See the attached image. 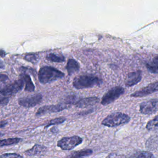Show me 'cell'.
<instances>
[{"instance_id": "obj_20", "label": "cell", "mask_w": 158, "mask_h": 158, "mask_svg": "<svg viewBox=\"0 0 158 158\" xmlns=\"http://www.w3.org/2000/svg\"><path fill=\"white\" fill-rule=\"evenodd\" d=\"M148 130H158V115L154 117L152 120H149L146 126Z\"/></svg>"}, {"instance_id": "obj_2", "label": "cell", "mask_w": 158, "mask_h": 158, "mask_svg": "<svg viewBox=\"0 0 158 158\" xmlns=\"http://www.w3.org/2000/svg\"><path fill=\"white\" fill-rule=\"evenodd\" d=\"M102 83L101 79L98 77L91 75H81L76 77L73 81V86L78 89L92 88L94 86H99Z\"/></svg>"}, {"instance_id": "obj_8", "label": "cell", "mask_w": 158, "mask_h": 158, "mask_svg": "<svg viewBox=\"0 0 158 158\" xmlns=\"http://www.w3.org/2000/svg\"><path fill=\"white\" fill-rule=\"evenodd\" d=\"M41 101L42 95L40 93H38L30 96L20 98L18 99V103L21 106L29 108L38 105L41 102Z\"/></svg>"}, {"instance_id": "obj_28", "label": "cell", "mask_w": 158, "mask_h": 158, "mask_svg": "<svg viewBox=\"0 0 158 158\" xmlns=\"http://www.w3.org/2000/svg\"><path fill=\"white\" fill-rule=\"evenodd\" d=\"M6 55V53H5V52L2 50V49H1V57H4V56Z\"/></svg>"}, {"instance_id": "obj_21", "label": "cell", "mask_w": 158, "mask_h": 158, "mask_svg": "<svg viewBox=\"0 0 158 158\" xmlns=\"http://www.w3.org/2000/svg\"><path fill=\"white\" fill-rule=\"evenodd\" d=\"M133 158H155V157L148 151H139L135 154Z\"/></svg>"}, {"instance_id": "obj_14", "label": "cell", "mask_w": 158, "mask_h": 158, "mask_svg": "<svg viewBox=\"0 0 158 158\" xmlns=\"http://www.w3.org/2000/svg\"><path fill=\"white\" fill-rule=\"evenodd\" d=\"M93 154V151L89 149H81L72 152L66 158H84Z\"/></svg>"}, {"instance_id": "obj_18", "label": "cell", "mask_w": 158, "mask_h": 158, "mask_svg": "<svg viewBox=\"0 0 158 158\" xmlns=\"http://www.w3.org/2000/svg\"><path fill=\"white\" fill-rule=\"evenodd\" d=\"M22 139L20 138H7L5 139H2L0 142V146L3 147L5 146H9L14 144H17L19 142L22 141Z\"/></svg>"}, {"instance_id": "obj_29", "label": "cell", "mask_w": 158, "mask_h": 158, "mask_svg": "<svg viewBox=\"0 0 158 158\" xmlns=\"http://www.w3.org/2000/svg\"><path fill=\"white\" fill-rule=\"evenodd\" d=\"M0 63H1V65H0V67H1V69H3V67H4V65H3V63H2V60H1Z\"/></svg>"}, {"instance_id": "obj_12", "label": "cell", "mask_w": 158, "mask_h": 158, "mask_svg": "<svg viewBox=\"0 0 158 158\" xmlns=\"http://www.w3.org/2000/svg\"><path fill=\"white\" fill-rule=\"evenodd\" d=\"M99 102V98L98 97L93 96L81 99L78 100L75 104L77 107L83 108L88 106H93L97 104Z\"/></svg>"}, {"instance_id": "obj_15", "label": "cell", "mask_w": 158, "mask_h": 158, "mask_svg": "<svg viewBox=\"0 0 158 158\" xmlns=\"http://www.w3.org/2000/svg\"><path fill=\"white\" fill-rule=\"evenodd\" d=\"M80 69L78 63L73 59H70L68 60L66 69L69 75H72L73 73L77 72Z\"/></svg>"}, {"instance_id": "obj_3", "label": "cell", "mask_w": 158, "mask_h": 158, "mask_svg": "<svg viewBox=\"0 0 158 158\" xmlns=\"http://www.w3.org/2000/svg\"><path fill=\"white\" fill-rule=\"evenodd\" d=\"M130 117L124 113L115 112L107 115L101 122L104 126L108 127H115L128 123Z\"/></svg>"}, {"instance_id": "obj_6", "label": "cell", "mask_w": 158, "mask_h": 158, "mask_svg": "<svg viewBox=\"0 0 158 158\" xmlns=\"http://www.w3.org/2000/svg\"><path fill=\"white\" fill-rule=\"evenodd\" d=\"M83 139L78 136L64 137L57 142V146L63 150H70L80 144Z\"/></svg>"}, {"instance_id": "obj_9", "label": "cell", "mask_w": 158, "mask_h": 158, "mask_svg": "<svg viewBox=\"0 0 158 158\" xmlns=\"http://www.w3.org/2000/svg\"><path fill=\"white\" fill-rule=\"evenodd\" d=\"M158 111V99L143 102L139 105V112L143 114H151Z\"/></svg>"}, {"instance_id": "obj_1", "label": "cell", "mask_w": 158, "mask_h": 158, "mask_svg": "<svg viewBox=\"0 0 158 158\" xmlns=\"http://www.w3.org/2000/svg\"><path fill=\"white\" fill-rule=\"evenodd\" d=\"M64 77V73L51 66L42 67L38 72V80L42 84H46Z\"/></svg>"}, {"instance_id": "obj_5", "label": "cell", "mask_w": 158, "mask_h": 158, "mask_svg": "<svg viewBox=\"0 0 158 158\" xmlns=\"http://www.w3.org/2000/svg\"><path fill=\"white\" fill-rule=\"evenodd\" d=\"M24 80L22 78L17 80H15L13 83L5 86L0 91L1 94L4 97H8L14 95L19 91H20L24 85Z\"/></svg>"}, {"instance_id": "obj_13", "label": "cell", "mask_w": 158, "mask_h": 158, "mask_svg": "<svg viewBox=\"0 0 158 158\" xmlns=\"http://www.w3.org/2000/svg\"><path fill=\"white\" fill-rule=\"evenodd\" d=\"M47 151V148L43 145L35 144L31 149L26 150L25 154L27 156H40L44 154Z\"/></svg>"}, {"instance_id": "obj_16", "label": "cell", "mask_w": 158, "mask_h": 158, "mask_svg": "<svg viewBox=\"0 0 158 158\" xmlns=\"http://www.w3.org/2000/svg\"><path fill=\"white\" fill-rule=\"evenodd\" d=\"M22 78L23 79L25 83V91L28 92H33L35 90V85L31 79V77L27 74H24L22 75Z\"/></svg>"}, {"instance_id": "obj_24", "label": "cell", "mask_w": 158, "mask_h": 158, "mask_svg": "<svg viewBox=\"0 0 158 158\" xmlns=\"http://www.w3.org/2000/svg\"><path fill=\"white\" fill-rule=\"evenodd\" d=\"M25 59L31 63H35L37 61V57L34 54H28L25 56Z\"/></svg>"}, {"instance_id": "obj_27", "label": "cell", "mask_w": 158, "mask_h": 158, "mask_svg": "<svg viewBox=\"0 0 158 158\" xmlns=\"http://www.w3.org/2000/svg\"><path fill=\"white\" fill-rule=\"evenodd\" d=\"M7 123V122L6 120H1V128H3L5 125H6Z\"/></svg>"}, {"instance_id": "obj_23", "label": "cell", "mask_w": 158, "mask_h": 158, "mask_svg": "<svg viewBox=\"0 0 158 158\" xmlns=\"http://www.w3.org/2000/svg\"><path fill=\"white\" fill-rule=\"evenodd\" d=\"M0 158H23V157L17 153H6L2 154Z\"/></svg>"}, {"instance_id": "obj_19", "label": "cell", "mask_w": 158, "mask_h": 158, "mask_svg": "<svg viewBox=\"0 0 158 158\" xmlns=\"http://www.w3.org/2000/svg\"><path fill=\"white\" fill-rule=\"evenodd\" d=\"M46 59L55 62H62L65 60V57L60 54H56L53 53L49 54L46 57Z\"/></svg>"}, {"instance_id": "obj_17", "label": "cell", "mask_w": 158, "mask_h": 158, "mask_svg": "<svg viewBox=\"0 0 158 158\" xmlns=\"http://www.w3.org/2000/svg\"><path fill=\"white\" fill-rule=\"evenodd\" d=\"M148 70L152 73H158V56L155 57L152 60L146 64Z\"/></svg>"}, {"instance_id": "obj_25", "label": "cell", "mask_w": 158, "mask_h": 158, "mask_svg": "<svg viewBox=\"0 0 158 158\" xmlns=\"http://www.w3.org/2000/svg\"><path fill=\"white\" fill-rule=\"evenodd\" d=\"M9 102V98L8 97H4L1 99V105L5 106Z\"/></svg>"}, {"instance_id": "obj_22", "label": "cell", "mask_w": 158, "mask_h": 158, "mask_svg": "<svg viewBox=\"0 0 158 158\" xmlns=\"http://www.w3.org/2000/svg\"><path fill=\"white\" fill-rule=\"evenodd\" d=\"M65 121V118L61 117H58L54 119H52L51 120L49 121V122L47 124V125L45 126V128H47L48 127L51 126V125H57V124H60Z\"/></svg>"}, {"instance_id": "obj_26", "label": "cell", "mask_w": 158, "mask_h": 158, "mask_svg": "<svg viewBox=\"0 0 158 158\" xmlns=\"http://www.w3.org/2000/svg\"><path fill=\"white\" fill-rule=\"evenodd\" d=\"M1 83H2V82H4L6 80H7L8 79V78H7V75H4V74H1Z\"/></svg>"}, {"instance_id": "obj_11", "label": "cell", "mask_w": 158, "mask_h": 158, "mask_svg": "<svg viewBox=\"0 0 158 158\" xmlns=\"http://www.w3.org/2000/svg\"><path fill=\"white\" fill-rule=\"evenodd\" d=\"M142 78V73L141 70L130 72L125 79V85L127 86H132L138 83Z\"/></svg>"}, {"instance_id": "obj_4", "label": "cell", "mask_w": 158, "mask_h": 158, "mask_svg": "<svg viewBox=\"0 0 158 158\" xmlns=\"http://www.w3.org/2000/svg\"><path fill=\"white\" fill-rule=\"evenodd\" d=\"M125 92L123 88L115 86L109 90L102 98L101 103L103 106L108 105L117 99Z\"/></svg>"}, {"instance_id": "obj_10", "label": "cell", "mask_w": 158, "mask_h": 158, "mask_svg": "<svg viewBox=\"0 0 158 158\" xmlns=\"http://www.w3.org/2000/svg\"><path fill=\"white\" fill-rule=\"evenodd\" d=\"M156 91H158V81H155L149 84L146 86L132 93L131 96L134 98H141L148 96Z\"/></svg>"}, {"instance_id": "obj_7", "label": "cell", "mask_w": 158, "mask_h": 158, "mask_svg": "<svg viewBox=\"0 0 158 158\" xmlns=\"http://www.w3.org/2000/svg\"><path fill=\"white\" fill-rule=\"evenodd\" d=\"M70 107V105L64 101L62 103L56 105H48L41 107L36 112V116L39 117L46 114H50L52 112H57L66 109Z\"/></svg>"}]
</instances>
